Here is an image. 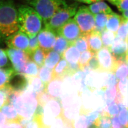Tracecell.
Instances as JSON below:
<instances>
[{
	"label": "cell",
	"instance_id": "6da1fadb",
	"mask_svg": "<svg viewBox=\"0 0 128 128\" xmlns=\"http://www.w3.org/2000/svg\"><path fill=\"white\" fill-rule=\"evenodd\" d=\"M8 104L14 106L21 118H30L34 116L38 102L36 94L27 88L20 91L12 89Z\"/></svg>",
	"mask_w": 128,
	"mask_h": 128
},
{
	"label": "cell",
	"instance_id": "7a4b0ae2",
	"mask_svg": "<svg viewBox=\"0 0 128 128\" xmlns=\"http://www.w3.org/2000/svg\"><path fill=\"white\" fill-rule=\"evenodd\" d=\"M19 30L18 10L11 0L0 2V40Z\"/></svg>",
	"mask_w": 128,
	"mask_h": 128
},
{
	"label": "cell",
	"instance_id": "3957f363",
	"mask_svg": "<svg viewBox=\"0 0 128 128\" xmlns=\"http://www.w3.org/2000/svg\"><path fill=\"white\" fill-rule=\"evenodd\" d=\"M19 30L30 38L37 35L41 30L42 19L38 12L29 6L22 5L18 9Z\"/></svg>",
	"mask_w": 128,
	"mask_h": 128
},
{
	"label": "cell",
	"instance_id": "277c9868",
	"mask_svg": "<svg viewBox=\"0 0 128 128\" xmlns=\"http://www.w3.org/2000/svg\"><path fill=\"white\" fill-rule=\"evenodd\" d=\"M27 2L41 17L44 23L68 5L66 0H27Z\"/></svg>",
	"mask_w": 128,
	"mask_h": 128
},
{
	"label": "cell",
	"instance_id": "5b68a950",
	"mask_svg": "<svg viewBox=\"0 0 128 128\" xmlns=\"http://www.w3.org/2000/svg\"><path fill=\"white\" fill-rule=\"evenodd\" d=\"M78 4L74 3L67 5L58 10L44 24L45 28L56 32L68 20L75 16L77 11Z\"/></svg>",
	"mask_w": 128,
	"mask_h": 128
},
{
	"label": "cell",
	"instance_id": "8992f818",
	"mask_svg": "<svg viewBox=\"0 0 128 128\" xmlns=\"http://www.w3.org/2000/svg\"><path fill=\"white\" fill-rule=\"evenodd\" d=\"M63 110L60 99L52 98L43 106L41 118L45 128H48L56 118L62 116Z\"/></svg>",
	"mask_w": 128,
	"mask_h": 128
},
{
	"label": "cell",
	"instance_id": "52a82bcc",
	"mask_svg": "<svg viewBox=\"0 0 128 128\" xmlns=\"http://www.w3.org/2000/svg\"><path fill=\"white\" fill-rule=\"evenodd\" d=\"M74 20L78 24L81 34H89L94 30V15L87 6H83L79 7L75 14Z\"/></svg>",
	"mask_w": 128,
	"mask_h": 128
},
{
	"label": "cell",
	"instance_id": "ba28073f",
	"mask_svg": "<svg viewBox=\"0 0 128 128\" xmlns=\"http://www.w3.org/2000/svg\"><path fill=\"white\" fill-rule=\"evenodd\" d=\"M100 65L99 72L114 73L117 61L109 48L102 47L96 53Z\"/></svg>",
	"mask_w": 128,
	"mask_h": 128
},
{
	"label": "cell",
	"instance_id": "9c48e42d",
	"mask_svg": "<svg viewBox=\"0 0 128 128\" xmlns=\"http://www.w3.org/2000/svg\"><path fill=\"white\" fill-rule=\"evenodd\" d=\"M4 51L15 71L21 74L26 64L31 59L29 54L22 50L14 48H8Z\"/></svg>",
	"mask_w": 128,
	"mask_h": 128
},
{
	"label": "cell",
	"instance_id": "30bf717a",
	"mask_svg": "<svg viewBox=\"0 0 128 128\" xmlns=\"http://www.w3.org/2000/svg\"><path fill=\"white\" fill-rule=\"evenodd\" d=\"M56 32L57 35L63 37L72 44L81 34L77 23L71 18L58 28Z\"/></svg>",
	"mask_w": 128,
	"mask_h": 128
},
{
	"label": "cell",
	"instance_id": "8fae6325",
	"mask_svg": "<svg viewBox=\"0 0 128 128\" xmlns=\"http://www.w3.org/2000/svg\"><path fill=\"white\" fill-rule=\"evenodd\" d=\"M29 42L28 35L19 30L6 39V43L9 48L22 50L27 53Z\"/></svg>",
	"mask_w": 128,
	"mask_h": 128
},
{
	"label": "cell",
	"instance_id": "7c38bea8",
	"mask_svg": "<svg viewBox=\"0 0 128 128\" xmlns=\"http://www.w3.org/2000/svg\"><path fill=\"white\" fill-rule=\"evenodd\" d=\"M38 34L40 47L46 52L52 50L56 42V32L44 28Z\"/></svg>",
	"mask_w": 128,
	"mask_h": 128
},
{
	"label": "cell",
	"instance_id": "4fadbf2b",
	"mask_svg": "<svg viewBox=\"0 0 128 128\" xmlns=\"http://www.w3.org/2000/svg\"><path fill=\"white\" fill-rule=\"evenodd\" d=\"M109 49L116 60L127 62V41L122 40L116 34L114 42Z\"/></svg>",
	"mask_w": 128,
	"mask_h": 128
},
{
	"label": "cell",
	"instance_id": "5bb4252c",
	"mask_svg": "<svg viewBox=\"0 0 128 128\" xmlns=\"http://www.w3.org/2000/svg\"><path fill=\"white\" fill-rule=\"evenodd\" d=\"M62 80L54 78L46 85L45 90L52 98L60 99L62 93Z\"/></svg>",
	"mask_w": 128,
	"mask_h": 128
},
{
	"label": "cell",
	"instance_id": "9a60e30c",
	"mask_svg": "<svg viewBox=\"0 0 128 128\" xmlns=\"http://www.w3.org/2000/svg\"><path fill=\"white\" fill-rule=\"evenodd\" d=\"M89 50L94 53H96L102 47L100 33L95 30L88 34Z\"/></svg>",
	"mask_w": 128,
	"mask_h": 128
},
{
	"label": "cell",
	"instance_id": "2e32d148",
	"mask_svg": "<svg viewBox=\"0 0 128 128\" xmlns=\"http://www.w3.org/2000/svg\"><path fill=\"white\" fill-rule=\"evenodd\" d=\"M122 20V17L114 12L108 14L106 29L116 34Z\"/></svg>",
	"mask_w": 128,
	"mask_h": 128
},
{
	"label": "cell",
	"instance_id": "e0dca14e",
	"mask_svg": "<svg viewBox=\"0 0 128 128\" xmlns=\"http://www.w3.org/2000/svg\"><path fill=\"white\" fill-rule=\"evenodd\" d=\"M80 56V52L71 44L63 53L62 58L65 59L68 64H76L78 63Z\"/></svg>",
	"mask_w": 128,
	"mask_h": 128
},
{
	"label": "cell",
	"instance_id": "ac0fdd59",
	"mask_svg": "<svg viewBox=\"0 0 128 128\" xmlns=\"http://www.w3.org/2000/svg\"><path fill=\"white\" fill-rule=\"evenodd\" d=\"M68 62L64 58H61L53 70V78H56L63 79L65 76H68Z\"/></svg>",
	"mask_w": 128,
	"mask_h": 128
},
{
	"label": "cell",
	"instance_id": "d6986e66",
	"mask_svg": "<svg viewBox=\"0 0 128 128\" xmlns=\"http://www.w3.org/2000/svg\"><path fill=\"white\" fill-rule=\"evenodd\" d=\"M26 78L28 81V88L36 93V95L44 90L46 85L43 84L39 77Z\"/></svg>",
	"mask_w": 128,
	"mask_h": 128
},
{
	"label": "cell",
	"instance_id": "ffe728a7",
	"mask_svg": "<svg viewBox=\"0 0 128 128\" xmlns=\"http://www.w3.org/2000/svg\"><path fill=\"white\" fill-rule=\"evenodd\" d=\"M61 58L62 56L59 54L52 50L46 53L44 65L46 68L52 70L56 66Z\"/></svg>",
	"mask_w": 128,
	"mask_h": 128
},
{
	"label": "cell",
	"instance_id": "44dd1931",
	"mask_svg": "<svg viewBox=\"0 0 128 128\" xmlns=\"http://www.w3.org/2000/svg\"><path fill=\"white\" fill-rule=\"evenodd\" d=\"M78 104H73L68 108L63 109L62 116L65 121L73 124L79 113Z\"/></svg>",
	"mask_w": 128,
	"mask_h": 128
},
{
	"label": "cell",
	"instance_id": "7402d4cb",
	"mask_svg": "<svg viewBox=\"0 0 128 128\" xmlns=\"http://www.w3.org/2000/svg\"><path fill=\"white\" fill-rule=\"evenodd\" d=\"M2 112L6 116L8 122H18L21 118L16 109L9 104H5L1 108Z\"/></svg>",
	"mask_w": 128,
	"mask_h": 128
},
{
	"label": "cell",
	"instance_id": "603a6c76",
	"mask_svg": "<svg viewBox=\"0 0 128 128\" xmlns=\"http://www.w3.org/2000/svg\"><path fill=\"white\" fill-rule=\"evenodd\" d=\"M72 44L63 37L56 35V40L52 50L59 54L62 56L67 48Z\"/></svg>",
	"mask_w": 128,
	"mask_h": 128
},
{
	"label": "cell",
	"instance_id": "cb8c5ba5",
	"mask_svg": "<svg viewBox=\"0 0 128 128\" xmlns=\"http://www.w3.org/2000/svg\"><path fill=\"white\" fill-rule=\"evenodd\" d=\"M16 72L13 68H0V89L8 84L9 81Z\"/></svg>",
	"mask_w": 128,
	"mask_h": 128
},
{
	"label": "cell",
	"instance_id": "d4e9b609",
	"mask_svg": "<svg viewBox=\"0 0 128 128\" xmlns=\"http://www.w3.org/2000/svg\"><path fill=\"white\" fill-rule=\"evenodd\" d=\"M46 53L41 48L39 47L30 55V59L38 67H40L44 66Z\"/></svg>",
	"mask_w": 128,
	"mask_h": 128
},
{
	"label": "cell",
	"instance_id": "484cf974",
	"mask_svg": "<svg viewBox=\"0 0 128 128\" xmlns=\"http://www.w3.org/2000/svg\"><path fill=\"white\" fill-rule=\"evenodd\" d=\"M39 72V67L31 59L26 64L22 74L26 77H34L38 76Z\"/></svg>",
	"mask_w": 128,
	"mask_h": 128
},
{
	"label": "cell",
	"instance_id": "4316f807",
	"mask_svg": "<svg viewBox=\"0 0 128 128\" xmlns=\"http://www.w3.org/2000/svg\"><path fill=\"white\" fill-rule=\"evenodd\" d=\"M117 65L114 73L117 79H122L127 77L128 66L127 62L116 60Z\"/></svg>",
	"mask_w": 128,
	"mask_h": 128
},
{
	"label": "cell",
	"instance_id": "83f0119b",
	"mask_svg": "<svg viewBox=\"0 0 128 128\" xmlns=\"http://www.w3.org/2000/svg\"><path fill=\"white\" fill-rule=\"evenodd\" d=\"M108 14H99L94 15L95 26L94 30L101 33L103 30L106 29V24L108 20Z\"/></svg>",
	"mask_w": 128,
	"mask_h": 128
},
{
	"label": "cell",
	"instance_id": "f1b7e54d",
	"mask_svg": "<svg viewBox=\"0 0 128 128\" xmlns=\"http://www.w3.org/2000/svg\"><path fill=\"white\" fill-rule=\"evenodd\" d=\"M100 34L103 46L110 48L114 42L116 34L105 29Z\"/></svg>",
	"mask_w": 128,
	"mask_h": 128
},
{
	"label": "cell",
	"instance_id": "f546056e",
	"mask_svg": "<svg viewBox=\"0 0 128 128\" xmlns=\"http://www.w3.org/2000/svg\"><path fill=\"white\" fill-rule=\"evenodd\" d=\"M88 34H81V35L72 43L80 52H84L89 50Z\"/></svg>",
	"mask_w": 128,
	"mask_h": 128
},
{
	"label": "cell",
	"instance_id": "4dcf8cb0",
	"mask_svg": "<svg viewBox=\"0 0 128 128\" xmlns=\"http://www.w3.org/2000/svg\"><path fill=\"white\" fill-rule=\"evenodd\" d=\"M39 78L45 85L48 84L53 79V70L44 66L40 67L38 72Z\"/></svg>",
	"mask_w": 128,
	"mask_h": 128
},
{
	"label": "cell",
	"instance_id": "1f68e13d",
	"mask_svg": "<svg viewBox=\"0 0 128 128\" xmlns=\"http://www.w3.org/2000/svg\"><path fill=\"white\" fill-rule=\"evenodd\" d=\"M120 110V108L118 104L115 102H114L107 104V106L100 114L108 116L112 118L118 114Z\"/></svg>",
	"mask_w": 128,
	"mask_h": 128
},
{
	"label": "cell",
	"instance_id": "d6a6232c",
	"mask_svg": "<svg viewBox=\"0 0 128 128\" xmlns=\"http://www.w3.org/2000/svg\"><path fill=\"white\" fill-rule=\"evenodd\" d=\"M111 119V117L100 114L93 125L96 128H112Z\"/></svg>",
	"mask_w": 128,
	"mask_h": 128
},
{
	"label": "cell",
	"instance_id": "836d02e7",
	"mask_svg": "<svg viewBox=\"0 0 128 128\" xmlns=\"http://www.w3.org/2000/svg\"><path fill=\"white\" fill-rule=\"evenodd\" d=\"M116 35L122 40L127 41L128 20L124 19L122 18V21L118 30L116 32Z\"/></svg>",
	"mask_w": 128,
	"mask_h": 128
},
{
	"label": "cell",
	"instance_id": "e575fe53",
	"mask_svg": "<svg viewBox=\"0 0 128 128\" xmlns=\"http://www.w3.org/2000/svg\"><path fill=\"white\" fill-rule=\"evenodd\" d=\"M96 54L92 52V51L89 50H87L82 52L81 55H80L79 59V63H78L80 69L81 70H83L85 66L87 65L91 58Z\"/></svg>",
	"mask_w": 128,
	"mask_h": 128
},
{
	"label": "cell",
	"instance_id": "d590c367",
	"mask_svg": "<svg viewBox=\"0 0 128 128\" xmlns=\"http://www.w3.org/2000/svg\"><path fill=\"white\" fill-rule=\"evenodd\" d=\"M103 91L105 92L104 98L107 104L114 102L117 93L116 86L107 88Z\"/></svg>",
	"mask_w": 128,
	"mask_h": 128
},
{
	"label": "cell",
	"instance_id": "8d00e7d4",
	"mask_svg": "<svg viewBox=\"0 0 128 128\" xmlns=\"http://www.w3.org/2000/svg\"><path fill=\"white\" fill-rule=\"evenodd\" d=\"M118 82L117 79L114 73H111L106 78L105 82V86L102 88V90H105L107 88L114 87L116 86Z\"/></svg>",
	"mask_w": 128,
	"mask_h": 128
},
{
	"label": "cell",
	"instance_id": "74e56055",
	"mask_svg": "<svg viewBox=\"0 0 128 128\" xmlns=\"http://www.w3.org/2000/svg\"><path fill=\"white\" fill-rule=\"evenodd\" d=\"M42 116L34 115V117L31 121L24 128H45L41 118Z\"/></svg>",
	"mask_w": 128,
	"mask_h": 128
},
{
	"label": "cell",
	"instance_id": "f35d334b",
	"mask_svg": "<svg viewBox=\"0 0 128 128\" xmlns=\"http://www.w3.org/2000/svg\"><path fill=\"white\" fill-rule=\"evenodd\" d=\"M38 104L44 106L52 98L45 90L43 91L36 95Z\"/></svg>",
	"mask_w": 128,
	"mask_h": 128
},
{
	"label": "cell",
	"instance_id": "ab89813d",
	"mask_svg": "<svg viewBox=\"0 0 128 128\" xmlns=\"http://www.w3.org/2000/svg\"><path fill=\"white\" fill-rule=\"evenodd\" d=\"M87 66L90 70L99 72V63L96 54L91 58Z\"/></svg>",
	"mask_w": 128,
	"mask_h": 128
},
{
	"label": "cell",
	"instance_id": "60d3db41",
	"mask_svg": "<svg viewBox=\"0 0 128 128\" xmlns=\"http://www.w3.org/2000/svg\"><path fill=\"white\" fill-rule=\"evenodd\" d=\"M40 47L37 35L34 38H29V45L27 53L29 55Z\"/></svg>",
	"mask_w": 128,
	"mask_h": 128
},
{
	"label": "cell",
	"instance_id": "b9f144b4",
	"mask_svg": "<svg viewBox=\"0 0 128 128\" xmlns=\"http://www.w3.org/2000/svg\"><path fill=\"white\" fill-rule=\"evenodd\" d=\"M120 110V112L118 115V120L123 126L128 128V112L127 108H123Z\"/></svg>",
	"mask_w": 128,
	"mask_h": 128
},
{
	"label": "cell",
	"instance_id": "7bdbcfd3",
	"mask_svg": "<svg viewBox=\"0 0 128 128\" xmlns=\"http://www.w3.org/2000/svg\"><path fill=\"white\" fill-rule=\"evenodd\" d=\"M127 77L121 79L116 85L117 90L124 97L127 92Z\"/></svg>",
	"mask_w": 128,
	"mask_h": 128
},
{
	"label": "cell",
	"instance_id": "ee69618b",
	"mask_svg": "<svg viewBox=\"0 0 128 128\" xmlns=\"http://www.w3.org/2000/svg\"><path fill=\"white\" fill-rule=\"evenodd\" d=\"M100 114V112L98 111L94 112H92L88 113L86 115L87 117V123L88 128L90 126H92L94 124L96 120L98 118Z\"/></svg>",
	"mask_w": 128,
	"mask_h": 128
},
{
	"label": "cell",
	"instance_id": "f6af8a7d",
	"mask_svg": "<svg viewBox=\"0 0 128 128\" xmlns=\"http://www.w3.org/2000/svg\"><path fill=\"white\" fill-rule=\"evenodd\" d=\"M100 10V14H110L113 12L110 8L108 6L107 4L102 1L97 2Z\"/></svg>",
	"mask_w": 128,
	"mask_h": 128
},
{
	"label": "cell",
	"instance_id": "bcb514c9",
	"mask_svg": "<svg viewBox=\"0 0 128 128\" xmlns=\"http://www.w3.org/2000/svg\"><path fill=\"white\" fill-rule=\"evenodd\" d=\"M65 122L62 116H60L57 117L53 121L48 128H62Z\"/></svg>",
	"mask_w": 128,
	"mask_h": 128
},
{
	"label": "cell",
	"instance_id": "7dc6e473",
	"mask_svg": "<svg viewBox=\"0 0 128 128\" xmlns=\"http://www.w3.org/2000/svg\"><path fill=\"white\" fill-rule=\"evenodd\" d=\"M8 103V96L6 91L4 88L0 89V110L5 105Z\"/></svg>",
	"mask_w": 128,
	"mask_h": 128
},
{
	"label": "cell",
	"instance_id": "c3c4849f",
	"mask_svg": "<svg viewBox=\"0 0 128 128\" xmlns=\"http://www.w3.org/2000/svg\"><path fill=\"white\" fill-rule=\"evenodd\" d=\"M8 63V56L5 51L0 48V68L5 66Z\"/></svg>",
	"mask_w": 128,
	"mask_h": 128
},
{
	"label": "cell",
	"instance_id": "681fc988",
	"mask_svg": "<svg viewBox=\"0 0 128 128\" xmlns=\"http://www.w3.org/2000/svg\"><path fill=\"white\" fill-rule=\"evenodd\" d=\"M0 128H24L19 122L17 121L8 122L7 123L1 126Z\"/></svg>",
	"mask_w": 128,
	"mask_h": 128
},
{
	"label": "cell",
	"instance_id": "f907efd6",
	"mask_svg": "<svg viewBox=\"0 0 128 128\" xmlns=\"http://www.w3.org/2000/svg\"><path fill=\"white\" fill-rule=\"evenodd\" d=\"M115 6L122 12L128 10V0H121Z\"/></svg>",
	"mask_w": 128,
	"mask_h": 128
},
{
	"label": "cell",
	"instance_id": "816d5d0a",
	"mask_svg": "<svg viewBox=\"0 0 128 128\" xmlns=\"http://www.w3.org/2000/svg\"><path fill=\"white\" fill-rule=\"evenodd\" d=\"M88 8L91 12H92L94 15L100 14L99 7V6H98L97 2H94V3L92 4Z\"/></svg>",
	"mask_w": 128,
	"mask_h": 128
},
{
	"label": "cell",
	"instance_id": "f5cc1de1",
	"mask_svg": "<svg viewBox=\"0 0 128 128\" xmlns=\"http://www.w3.org/2000/svg\"><path fill=\"white\" fill-rule=\"evenodd\" d=\"M112 128H127L124 126H123L120 123L118 118L116 116L112 117Z\"/></svg>",
	"mask_w": 128,
	"mask_h": 128
},
{
	"label": "cell",
	"instance_id": "db71d44e",
	"mask_svg": "<svg viewBox=\"0 0 128 128\" xmlns=\"http://www.w3.org/2000/svg\"><path fill=\"white\" fill-rule=\"evenodd\" d=\"M8 122L5 115L0 111V127L7 123Z\"/></svg>",
	"mask_w": 128,
	"mask_h": 128
},
{
	"label": "cell",
	"instance_id": "11a10c76",
	"mask_svg": "<svg viewBox=\"0 0 128 128\" xmlns=\"http://www.w3.org/2000/svg\"><path fill=\"white\" fill-rule=\"evenodd\" d=\"M75 0L78 2H83L84 4H88L97 2L99 1V0Z\"/></svg>",
	"mask_w": 128,
	"mask_h": 128
},
{
	"label": "cell",
	"instance_id": "9f6ffc18",
	"mask_svg": "<svg viewBox=\"0 0 128 128\" xmlns=\"http://www.w3.org/2000/svg\"><path fill=\"white\" fill-rule=\"evenodd\" d=\"M62 128H74L73 124L66 121L64 126Z\"/></svg>",
	"mask_w": 128,
	"mask_h": 128
},
{
	"label": "cell",
	"instance_id": "6f0895ef",
	"mask_svg": "<svg viewBox=\"0 0 128 128\" xmlns=\"http://www.w3.org/2000/svg\"><path fill=\"white\" fill-rule=\"evenodd\" d=\"M122 12V18L125 20H128V10L123 11Z\"/></svg>",
	"mask_w": 128,
	"mask_h": 128
},
{
	"label": "cell",
	"instance_id": "680465c9",
	"mask_svg": "<svg viewBox=\"0 0 128 128\" xmlns=\"http://www.w3.org/2000/svg\"><path fill=\"white\" fill-rule=\"evenodd\" d=\"M102 1V0H99V1Z\"/></svg>",
	"mask_w": 128,
	"mask_h": 128
},
{
	"label": "cell",
	"instance_id": "91938a15",
	"mask_svg": "<svg viewBox=\"0 0 128 128\" xmlns=\"http://www.w3.org/2000/svg\"><path fill=\"white\" fill-rule=\"evenodd\" d=\"M108 0V1H109V0Z\"/></svg>",
	"mask_w": 128,
	"mask_h": 128
}]
</instances>
